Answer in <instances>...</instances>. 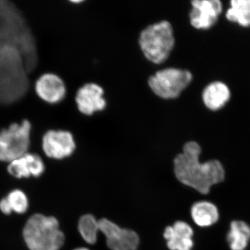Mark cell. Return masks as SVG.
<instances>
[{"instance_id":"9","label":"cell","mask_w":250,"mask_h":250,"mask_svg":"<svg viewBox=\"0 0 250 250\" xmlns=\"http://www.w3.org/2000/svg\"><path fill=\"white\" fill-rule=\"evenodd\" d=\"M104 91L100 85L88 83L81 86L75 96L77 110L85 116H92L96 112L103 111L106 106L104 98Z\"/></svg>"},{"instance_id":"14","label":"cell","mask_w":250,"mask_h":250,"mask_svg":"<svg viewBox=\"0 0 250 250\" xmlns=\"http://www.w3.org/2000/svg\"><path fill=\"white\" fill-rule=\"evenodd\" d=\"M190 215L194 223L200 228H210L220 219L218 206L206 200L195 202L190 208Z\"/></svg>"},{"instance_id":"13","label":"cell","mask_w":250,"mask_h":250,"mask_svg":"<svg viewBox=\"0 0 250 250\" xmlns=\"http://www.w3.org/2000/svg\"><path fill=\"white\" fill-rule=\"evenodd\" d=\"M225 241L229 250H247L250 244V225L241 219H234L229 225Z\"/></svg>"},{"instance_id":"3","label":"cell","mask_w":250,"mask_h":250,"mask_svg":"<svg viewBox=\"0 0 250 250\" xmlns=\"http://www.w3.org/2000/svg\"><path fill=\"white\" fill-rule=\"evenodd\" d=\"M175 43L172 26L163 21L145 28L139 37V45L145 57L155 64L168 59Z\"/></svg>"},{"instance_id":"17","label":"cell","mask_w":250,"mask_h":250,"mask_svg":"<svg viewBox=\"0 0 250 250\" xmlns=\"http://www.w3.org/2000/svg\"><path fill=\"white\" fill-rule=\"evenodd\" d=\"M78 230L81 236L87 243L95 244L98 238L99 230L98 220L91 214L83 215L80 219Z\"/></svg>"},{"instance_id":"1","label":"cell","mask_w":250,"mask_h":250,"mask_svg":"<svg viewBox=\"0 0 250 250\" xmlns=\"http://www.w3.org/2000/svg\"><path fill=\"white\" fill-rule=\"evenodd\" d=\"M201 152L198 143H186L182 152L174 158V172L181 183L199 193L208 195L212 188L225 182L226 169L223 163L217 159L200 162Z\"/></svg>"},{"instance_id":"18","label":"cell","mask_w":250,"mask_h":250,"mask_svg":"<svg viewBox=\"0 0 250 250\" xmlns=\"http://www.w3.org/2000/svg\"><path fill=\"white\" fill-rule=\"evenodd\" d=\"M11 211L22 214L29 207V200L24 192L19 189L12 190L6 197Z\"/></svg>"},{"instance_id":"11","label":"cell","mask_w":250,"mask_h":250,"mask_svg":"<svg viewBox=\"0 0 250 250\" xmlns=\"http://www.w3.org/2000/svg\"><path fill=\"white\" fill-rule=\"evenodd\" d=\"M43 159L39 154L29 151L8 164L7 170L16 178L39 177L45 172Z\"/></svg>"},{"instance_id":"20","label":"cell","mask_w":250,"mask_h":250,"mask_svg":"<svg viewBox=\"0 0 250 250\" xmlns=\"http://www.w3.org/2000/svg\"><path fill=\"white\" fill-rule=\"evenodd\" d=\"M75 250H88V248H77V249H75Z\"/></svg>"},{"instance_id":"2","label":"cell","mask_w":250,"mask_h":250,"mask_svg":"<svg viewBox=\"0 0 250 250\" xmlns=\"http://www.w3.org/2000/svg\"><path fill=\"white\" fill-rule=\"evenodd\" d=\"M23 237L30 250H59L65 241L57 219L40 213L31 215L27 220Z\"/></svg>"},{"instance_id":"19","label":"cell","mask_w":250,"mask_h":250,"mask_svg":"<svg viewBox=\"0 0 250 250\" xmlns=\"http://www.w3.org/2000/svg\"><path fill=\"white\" fill-rule=\"evenodd\" d=\"M0 210H1L3 213L6 215H9L10 213H12L6 197H4L0 201Z\"/></svg>"},{"instance_id":"15","label":"cell","mask_w":250,"mask_h":250,"mask_svg":"<svg viewBox=\"0 0 250 250\" xmlns=\"http://www.w3.org/2000/svg\"><path fill=\"white\" fill-rule=\"evenodd\" d=\"M230 90L223 82L209 83L202 93V100L206 106L211 111H218L229 100Z\"/></svg>"},{"instance_id":"12","label":"cell","mask_w":250,"mask_h":250,"mask_svg":"<svg viewBox=\"0 0 250 250\" xmlns=\"http://www.w3.org/2000/svg\"><path fill=\"white\" fill-rule=\"evenodd\" d=\"M193 235L191 227L183 221H177L173 226L167 227L164 233L170 250H191L194 246Z\"/></svg>"},{"instance_id":"16","label":"cell","mask_w":250,"mask_h":250,"mask_svg":"<svg viewBox=\"0 0 250 250\" xmlns=\"http://www.w3.org/2000/svg\"><path fill=\"white\" fill-rule=\"evenodd\" d=\"M228 21L238 23L242 27H250V0H233L228 10Z\"/></svg>"},{"instance_id":"10","label":"cell","mask_w":250,"mask_h":250,"mask_svg":"<svg viewBox=\"0 0 250 250\" xmlns=\"http://www.w3.org/2000/svg\"><path fill=\"white\" fill-rule=\"evenodd\" d=\"M190 22L197 29H207L213 27L221 14L223 5L219 0H194L191 1Z\"/></svg>"},{"instance_id":"7","label":"cell","mask_w":250,"mask_h":250,"mask_svg":"<svg viewBox=\"0 0 250 250\" xmlns=\"http://www.w3.org/2000/svg\"><path fill=\"white\" fill-rule=\"evenodd\" d=\"M34 90L41 101L50 105L62 103L67 94L65 81L53 72H45L38 77L34 82Z\"/></svg>"},{"instance_id":"4","label":"cell","mask_w":250,"mask_h":250,"mask_svg":"<svg viewBox=\"0 0 250 250\" xmlns=\"http://www.w3.org/2000/svg\"><path fill=\"white\" fill-rule=\"evenodd\" d=\"M32 125L27 118L0 129V161L9 163L30 151Z\"/></svg>"},{"instance_id":"5","label":"cell","mask_w":250,"mask_h":250,"mask_svg":"<svg viewBox=\"0 0 250 250\" xmlns=\"http://www.w3.org/2000/svg\"><path fill=\"white\" fill-rule=\"evenodd\" d=\"M192 80L191 72L188 70L168 67L156 72L149 77L148 85L159 98L171 100L178 98Z\"/></svg>"},{"instance_id":"6","label":"cell","mask_w":250,"mask_h":250,"mask_svg":"<svg viewBox=\"0 0 250 250\" xmlns=\"http://www.w3.org/2000/svg\"><path fill=\"white\" fill-rule=\"evenodd\" d=\"M41 147L47 158L62 160L76 149V143L71 131L65 129L47 130L41 138Z\"/></svg>"},{"instance_id":"8","label":"cell","mask_w":250,"mask_h":250,"mask_svg":"<svg viewBox=\"0 0 250 250\" xmlns=\"http://www.w3.org/2000/svg\"><path fill=\"white\" fill-rule=\"evenodd\" d=\"M99 230L106 237V244L111 250H136L140 240L137 233L123 229L106 218L98 220Z\"/></svg>"}]
</instances>
